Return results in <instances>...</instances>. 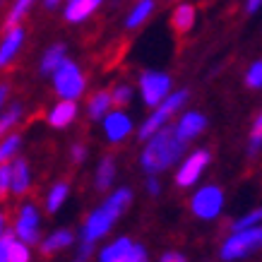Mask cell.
<instances>
[{
	"mask_svg": "<svg viewBox=\"0 0 262 262\" xmlns=\"http://www.w3.org/2000/svg\"><path fill=\"white\" fill-rule=\"evenodd\" d=\"M183 142L176 127H161L157 135H151L147 140V147L142 149V157H140V164L149 176H157L161 171H166L168 166H173L176 161L181 159L183 154Z\"/></svg>",
	"mask_w": 262,
	"mask_h": 262,
	"instance_id": "6da1fadb",
	"label": "cell"
},
{
	"mask_svg": "<svg viewBox=\"0 0 262 262\" xmlns=\"http://www.w3.org/2000/svg\"><path fill=\"white\" fill-rule=\"evenodd\" d=\"M130 200H133L130 188H118L116 192H111V195L87 216V222L82 226V243H92V246H94L99 238H103V236L111 231L113 224L118 222V216L127 209Z\"/></svg>",
	"mask_w": 262,
	"mask_h": 262,
	"instance_id": "7a4b0ae2",
	"label": "cell"
},
{
	"mask_svg": "<svg viewBox=\"0 0 262 262\" xmlns=\"http://www.w3.org/2000/svg\"><path fill=\"white\" fill-rule=\"evenodd\" d=\"M185 99H188V92L185 89H181V92H173V94H168L164 101L157 106V111L151 113L149 118L142 123V127H140V140H149L151 135H157L161 127H166V120L173 116L178 108H181L183 103H185Z\"/></svg>",
	"mask_w": 262,
	"mask_h": 262,
	"instance_id": "3957f363",
	"label": "cell"
},
{
	"mask_svg": "<svg viewBox=\"0 0 262 262\" xmlns=\"http://www.w3.org/2000/svg\"><path fill=\"white\" fill-rule=\"evenodd\" d=\"M257 248H262V226H253V229H243V231H233L222 248V260L231 262V260H241L246 255L255 253Z\"/></svg>",
	"mask_w": 262,
	"mask_h": 262,
	"instance_id": "277c9868",
	"label": "cell"
},
{
	"mask_svg": "<svg viewBox=\"0 0 262 262\" xmlns=\"http://www.w3.org/2000/svg\"><path fill=\"white\" fill-rule=\"evenodd\" d=\"M53 87H56L60 99H77L84 92V75L80 72V68L70 60H65L56 72H53Z\"/></svg>",
	"mask_w": 262,
	"mask_h": 262,
	"instance_id": "5b68a950",
	"label": "cell"
},
{
	"mask_svg": "<svg viewBox=\"0 0 262 262\" xmlns=\"http://www.w3.org/2000/svg\"><path fill=\"white\" fill-rule=\"evenodd\" d=\"M99 262H147V250L133 238H118L99 253Z\"/></svg>",
	"mask_w": 262,
	"mask_h": 262,
	"instance_id": "8992f818",
	"label": "cell"
},
{
	"mask_svg": "<svg viewBox=\"0 0 262 262\" xmlns=\"http://www.w3.org/2000/svg\"><path fill=\"white\" fill-rule=\"evenodd\" d=\"M190 207H192V214L200 216V219H214V216H219V212H222V207H224L222 188H216V185L200 188L192 195Z\"/></svg>",
	"mask_w": 262,
	"mask_h": 262,
	"instance_id": "52a82bcc",
	"label": "cell"
},
{
	"mask_svg": "<svg viewBox=\"0 0 262 262\" xmlns=\"http://www.w3.org/2000/svg\"><path fill=\"white\" fill-rule=\"evenodd\" d=\"M140 92H142V101L147 106H159L168 94H171V77L164 72H142L140 77Z\"/></svg>",
	"mask_w": 262,
	"mask_h": 262,
	"instance_id": "ba28073f",
	"label": "cell"
},
{
	"mask_svg": "<svg viewBox=\"0 0 262 262\" xmlns=\"http://www.w3.org/2000/svg\"><path fill=\"white\" fill-rule=\"evenodd\" d=\"M207 164H209V151L207 149H198L195 154H190L181 164L178 173H176V185L178 188H192L200 181V176L207 168Z\"/></svg>",
	"mask_w": 262,
	"mask_h": 262,
	"instance_id": "9c48e42d",
	"label": "cell"
},
{
	"mask_svg": "<svg viewBox=\"0 0 262 262\" xmlns=\"http://www.w3.org/2000/svg\"><path fill=\"white\" fill-rule=\"evenodd\" d=\"M39 212H36V207L34 205H24L19 209V216H17L15 222V233L17 238L24 241L27 246H34L36 241H39Z\"/></svg>",
	"mask_w": 262,
	"mask_h": 262,
	"instance_id": "30bf717a",
	"label": "cell"
},
{
	"mask_svg": "<svg viewBox=\"0 0 262 262\" xmlns=\"http://www.w3.org/2000/svg\"><path fill=\"white\" fill-rule=\"evenodd\" d=\"M15 236L17 233H12V231H3V236H0V262H29L32 260L29 246L24 241H17Z\"/></svg>",
	"mask_w": 262,
	"mask_h": 262,
	"instance_id": "8fae6325",
	"label": "cell"
},
{
	"mask_svg": "<svg viewBox=\"0 0 262 262\" xmlns=\"http://www.w3.org/2000/svg\"><path fill=\"white\" fill-rule=\"evenodd\" d=\"M133 130V120L127 118L123 111H111L103 118V133L108 142H123Z\"/></svg>",
	"mask_w": 262,
	"mask_h": 262,
	"instance_id": "7c38bea8",
	"label": "cell"
},
{
	"mask_svg": "<svg viewBox=\"0 0 262 262\" xmlns=\"http://www.w3.org/2000/svg\"><path fill=\"white\" fill-rule=\"evenodd\" d=\"M207 120L202 113H185V116H181V120L176 123V133H178V137H181L183 142H188V140H192V137H198L202 130H205Z\"/></svg>",
	"mask_w": 262,
	"mask_h": 262,
	"instance_id": "4fadbf2b",
	"label": "cell"
},
{
	"mask_svg": "<svg viewBox=\"0 0 262 262\" xmlns=\"http://www.w3.org/2000/svg\"><path fill=\"white\" fill-rule=\"evenodd\" d=\"M75 116H77V103L72 101V99H63V101H58L56 106L51 108L48 123L53 127H65L75 120Z\"/></svg>",
	"mask_w": 262,
	"mask_h": 262,
	"instance_id": "5bb4252c",
	"label": "cell"
},
{
	"mask_svg": "<svg viewBox=\"0 0 262 262\" xmlns=\"http://www.w3.org/2000/svg\"><path fill=\"white\" fill-rule=\"evenodd\" d=\"M22 41H24V29L22 27H12V29H8L5 39H3V43H0V65H3V68L15 58V53L19 51V46H22Z\"/></svg>",
	"mask_w": 262,
	"mask_h": 262,
	"instance_id": "9a60e30c",
	"label": "cell"
},
{
	"mask_svg": "<svg viewBox=\"0 0 262 262\" xmlns=\"http://www.w3.org/2000/svg\"><path fill=\"white\" fill-rule=\"evenodd\" d=\"M101 5V0H68V8H65V19L72 24L84 22L96 8Z\"/></svg>",
	"mask_w": 262,
	"mask_h": 262,
	"instance_id": "2e32d148",
	"label": "cell"
},
{
	"mask_svg": "<svg viewBox=\"0 0 262 262\" xmlns=\"http://www.w3.org/2000/svg\"><path fill=\"white\" fill-rule=\"evenodd\" d=\"M63 63H65V46L63 43H53L41 58V75H53Z\"/></svg>",
	"mask_w": 262,
	"mask_h": 262,
	"instance_id": "e0dca14e",
	"label": "cell"
},
{
	"mask_svg": "<svg viewBox=\"0 0 262 262\" xmlns=\"http://www.w3.org/2000/svg\"><path fill=\"white\" fill-rule=\"evenodd\" d=\"M10 168H12V188L10 190L15 192V195H22V192H27V188H29V166H27V161L24 159H15L12 164H10Z\"/></svg>",
	"mask_w": 262,
	"mask_h": 262,
	"instance_id": "ac0fdd59",
	"label": "cell"
},
{
	"mask_svg": "<svg viewBox=\"0 0 262 262\" xmlns=\"http://www.w3.org/2000/svg\"><path fill=\"white\" fill-rule=\"evenodd\" d=\"M171 24L178 34H185L195 24V8L188 5V3H181L178 8L173 10V17H171Z\"/></svg>",
	"mask_w": 262,
	"mask_h": 262,
	"instance_id": "d6986e66",
	"label": "cell"
},
{
	"mask_svg": "<svg viewBox=\"0 0 262 262\" xmlns=\"http://www.w3.org/2000/svg\"><path fill=\"white\" fill-rule=\"evenodd\" d=\"M111 103H113V96L111 92H96L92 99H89V116L94 120H103L106 116H108V108H111Z\"/></svg>",
	"mask_w": 262,
	"mask_h": 262,
	"instance_id": "ffe728a7",
	"label": "cell"
},
{
	"mask_svg": "<svg viewBox=\"0 0 262 262\" xmlns=\"http://www.w3.org/2000/svg\"><path fill=\"white\" fill-rule=\"evenodd\" d=\"M113 178H116V161H113V157H103L99 161V166H96L94 185L99 190H106V188H111Z\"/></svg>",
	"mask_w": 262,
	"mask_h": 262,
	"instance_id": "44dd1931",
	"label": "cell"
},
{
	"mask_svg": "<svg viewBox=\"0 0 262 262\" xmlns=\"http://www.w3.org/2000/svg\"><path fill=\"white\" fill-rule=\"evenodd\" d=\"M70 243H72L70 231H56V233H51V236L41 243V253L53 255V253H58V250H63L65 246H70Z\"/></svg>",
	"mask_w": 262,
	"mask_h": 262,
	"instance_id": "7402d4cb",
	"label": "cell"
},
{
	"mask_svg": "<svg viewBox=\"0 0 262 262\" xmlns=\"http://www.w3.org/2000/svg\"><path fill=\"white\" fill-rule=\"evenodd\" d=\"M151 10H154V0H137V5L133 8V12L127 15L125 24L130 29H135V27H140V24L151 15Z\"/></svg>",
	"mask_w": 262,
	"mask_h": 262,
	"instance_id": "603a6c76",
	"label": "cell"
},
{
	"mask_svg": "<svg viewBox=\"0 0 262 262\" xmlns=\"http://www.w3.org/2000/svg\"><path fill=\"white\" fill-rule=\"evenodd\" d=\"M68 192H70L68 183H56V185L51 188V192H48V198H46V209L51 214L60 209V205H63L65 198H68Z\"/></svg>",
	"mask_w": 262,
	"mask_h": 262,
	"instance_id": "cb8c5ba5",
	"label": "cell"
},
{
	"mask_svg": "<svg viewBox=\"0 0 262 262\" xmlns=\"http://www.w3.org/2000/svg\"><path fill=\"white\" fill-rule=\"evenodd\" d=\"M34 0H15V5L10 8L8 17H5V24H8V29H12V27H19V22L24 19V15L29 12V8H32Z\"/></svg>",
	"mask_w": 262,
	"mask_h": 262,
	"instance_id": "d4e9b609",
	"label": "cell"
},
{
	"mask_svg": "<svg viewBox=\"0 0 262 262\" xmlns=\"http://www.w3.org/2000/svg\"><path fill=\"white\" fill-rule=\"evenodd\" d=\"M19 144H22L19 135H10L3 140V144H0V159H3V164H8V161L15 157L17 149H19Z\"/></svg>",
	"mask_w": 262,
	"mask_h": 262,
	"instance_id": "484cf974",
	"label": "cell"
},
{
	"mask_svg": "<svg viewBox=\"0 0 262 262\" xmlns=\"http://www.w3.org/2000/svg\"><path fill=\"white\" fill-rule=\"evenodd\" d=\"M260 222H262V209H255V212H250V214L236 219V222H233V231L253 229V226H260Z\"/></svg>",
	"mask_w": 262,
	"mask_h": 262,
	"instance_id": "4316f807",
	"label": "cell"
},
{
	"mask_svg": "<svg viewBox=\"0 0 262 262\" xmlns=\"http://www.w3.org/2000/svg\"><path fill=\"white\" fill-rule=\"evenodd\" d=\"M19 118H22V106H19V103L10 106L8 111L3 113V120H0V130H3V133H8L10 127L15 125V123H17Z\"/></svg>",
	"mask_w": 262,
	"mask_h": 262,
	"instance_id": "83f0119b",
	"label": "cell"
},
{
	"mask_svg": "<svg viewBox=\"0 0 262 262\" xmlns=\"http://www.w3.org/2000/svg\"><path fill=\"white\" fill-rule=\"evenodd\" d=\"M246 84L250 89H260L262 87V60L250 65V70L246 72Z\"/></svg>",
	"mask_w": 262,
	"mask_h": 262,
	"instance_id": "f1b7e54d",
	"label": "cell"
},
{
	"mask_svg": "<svg viewBox=\"0 0 262 262\" xmlns=\"http://www.w3.org/2000/svg\"><path fill=\"white\" fill-rule=\"evenodd\" d=\"M262 147V113L255 118V125H253V133H250V154Z\"/></svg>",
	"mask_w": 262,
	"mask_h": 262,
	"instance_id": "f546056e",
	"label": "cell"
},
{
	"mask_svg": "<svg viewBox=\"0 0 262 262\" xmlns=\"http://www.w3.org/2000/svg\"><path fill=\"white\" fill-rule=\"evenodd\" d=\"M113 96V103L116 106H125V103H130V99H133V89L127 87V84H118V87L111 92Z\"/></svg>",
	"mask_w": 262,
	"mask_h": 262,
	"instance_id": "4dcf8cb0",
	"label": "cell"
},
{
	"mask_svg": "<svg viewBox=\"0 0 262 262\" xmlns=\"http://www.w3.org/2000/svg\"><path fill=\"white\" fill-rule=\"evenodd\" d=\"M10 188H12V168H10V164H3V168H0V192L8 195Z\"/></svg>",
	"mask_w": 262,
	"mask_h": 262,
	"instance_id": "1f68e13d",
	"label": "cell"
},
{
	"mask_svg": "<svg viewBox=\"0 0 262 262\" xmlns=\"http://www.w3.org/2000/svg\"><path fill=\"white\" fill-rule=\"evenodd\" d=\"M84 157H87V149H84L82 144H75V147H72V161L80 164V161H84Z\"/></svg>",
	"mask_w": 262,
	"mask_h": 262,
	"instance_id": "d6a6232c",
	"label": "cell"
},
{
	"mask_svg": "<svg viewBox=\"0 0 262 262\" xmlns=\"http://www.w3.org/2000/svg\"><path fill=\"white\" fill-rule=\"evenodd\" d=\"M92 248H94V246H92V243H82L80 253H77V260H75V262H82V260H87V257H89V253H92Z\"/></svg>",
	"mask_w": 262,
	"mask_h": 262,
	"instance_id": "836d02e7",
	"label": "cell"
},
{
	"mask_svg": "<svg viewBox=\"0 0 262 262\" xmlns=\"http://www.w3.org/2000/svg\"><path fill=\"white\" fill-rule=\"evenodd\" d=\"M161 262H185V257L181 253H166L161 257Z\"/></svg>",
	"mask_w": 262,
	"mask_h": 262,
	"instance_id": "e575fe53",
	"label": "cell"
},
{
	"mask_svg": "<svg viewBox=\"0 0 262 262\" xmlns=\"http://www.w3.org/2000/svg\"><path fill=\"white\" fill-rule=\"evenodd\" d=\"M147 190H149V195H157V192H159V181H157L154 176L147 181Z\"/></svg>",
	"mask_w": 262,
	"mask_h": 262,
	"instance_id": "d590c367",
	"label": "cell"
},
{
	"mask_svg": "<svg viewBox=\"0 0 262 262\" xmlns=\"http://www.w3.org/2000/svg\"><path fill=\"white\" fill-rule=\"evenodd\" d=\"M262 5V0H248V12H257V8H260Z\"/></svg>",
	"mask_w": 262,
	"mask_h": 262,
	"instance_id": "8d00e7d4",
	"label": "cell"
},
{
	"mask_svg": "<svg viewBox=\"0 0 262 262\" xmlns=\"http://www.w3.org/2000/svg\"><path fill=\"white\" fill-rule=\"evenodd\" d=\"M43 3H46V8H53V5H58L60 0H43Z\"/></svg>",
	"mask_w": 262,
	"mask_h": 262,
	"instance_id": "74e56055",
	"label": "cell"
}]
</instances>
